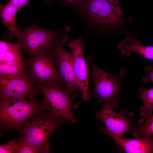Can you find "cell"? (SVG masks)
I'll return each instance as SVG.
<instances>
[{"mask_svg":"<svg viewBox=\"0 0 153 153\" xmlns=\"http://www.w3.org/2000/svg\"><path fill=\"white\" fill-rule=\"evenodd\" d=\"M138 93L143 103L140 110L141 116L151 115L153 111V88L147 89L141 86L138 89Z\"/></svg>","mask_w":153,"mask_h":153,"instance_id":"cell-17","label":"cell"},{"mask_svg":"<svg viewBox=\"0 0 153 153\" xmlns=\"http://www.w3.org/2000/svg\"><path fill=\"white\" fill-rule=\"evenodd\" d=\"M30 0H10L9 2L19 10L23 7H27L29 2Z\"/></svg>","mask_w":153,"mask_h":153,"instance_id":"cell-24","label":"cell"},{"mask_svg":"<svg viewBox=\"0 0 153 153\" xmlns=\"http://www.w3.org/2000/svg\"><path fill=\"white\" fill-rule=\"evenodd\" d=\"M40 93L30 76L27 68L18 75L0 77V102L37 96Z\"/></svg>","mask_w":153,"mask_h":153,"instance_id":"cell-8","label":"cell"},{"mask_svg":"<svg viewBox=\"0 0 153 153\" xmlns=\"http://www.w3.org/2000/svg\"><path fill=\"white\" fill-rule=\"evenodd\" d=\"M68 47L73 54V63L76 81L82 92L83 100L86 101L91 97L88 91L89 77L86 63L83 54V44L80 37L70 41Z\"/></svg>","mask_w":153,"mask_h":153,"instance_id":"cell-10","label":"cell"},{"mask_svg":"<svg viewBox=\"0 0 153 153\" xmlns=\"http://www.w3.org/2000/svg\"><path fill=\"white\" fill-rule=\"evenodd\" d=\"M117 47L123 56H129L134 52L146 59L153 60V46L142 45L139 40L128 36L118 43Z\"/></svg>","mask_w":153,"mask_h":153,"instance_id":"cell-13","label":"cell"},{"mask_svg":"<svg viewBox=\"0 0 153 153\" xmlns=\"http://www.w3.org/2000/svg\"><path fill=\"white\" fill-rule=\"evenodd\" d=\"M19 142L12 139L8 143L0 146V153H17Z\"/></svg>","mask_w":153,"mask_h":153,"instance_id":"cell-20","label":"cell"},{"mask_svg":"<svg viewBox=\"0 0 153 153\" xmlns=\"http://www.w3.org/2000/svg\"><path fill=\"white\" fill-rule=\"evenodd\" d=\"M153 135V114L141 117L137 121L133 135L135 139L148 138Z\"/></svg>","mask_w":153,"mask_h":153,"instance_id":"cell-15","label":"cell"},{"mask_svg":"<svg viewBox=\"0 0 153 153\" xmlns=\"http://www.w3.org/2000/svg\"><path fill=\"white\" fill-rule=\"evenodd\" d=\"M32 96L0 102V124L2 129L21 132L26 123L45 109L43 101Z\"/></svg>","mask_w":153,"mask_h":153,"instance_id":"cell-2","label":"cell"},{"mask_svg":"<svg viewBox=\"0 0 153 153\" xmlns=\"http://www.w3.org/2000/svg\"><path fill=\"white\" fill-rule=\"evenodd\" d=\"M69 28L65 27L60 30L53 31L41 28L36 24L20 29L22 35L18 43L21 50L30 57L44 54L57 44L63 46L68 40L65 35Z\"/></svg>","mask_w":153,"mask_h":153,"instance_id":"cell-4","label":"cell"},{"mask_svg":"<svg viewBox=\"0 0 153 153\" xmlns=\"http://www.w3.org/2000/svg\"><path fill=\"white\" fill-rule=\"evenodd\" d=\"M87 61L91 67L94 81L93 89L90 93L102 106L113 108L118 106L122 95L121 86L126 70L121 69L118 74L108 72L98 67L90 57Z\"/></svg>","mask_w":153,"mask_h":153,"instance_id":"cell-3","label":"cell"},{"mask_svg":"<svg viewBox=\"0 0 153 153\" xmlns=\"http://www.w3.org/2000/svg\"><path fill=\"white\" fill-rule=\"evenodd\" d=\"M20 50L21 46L18 43L13 44L2 41L0 42V54L9 52H19Z\"/></svg>","mask_w":153,"mask_h":153,"instance_id":"cell-22","label":"cell"},{"mask_svg":"<svg viewBox=\"0 0 153 153\" xmlns=\"http://www.w3.org/2000/svg\"><path fill=\"white\" fill-rule=\"evenodd\" d=\"M113 7L115 12L119 15L122 14L123 13L122 10L120 7L119 0H106Z\"/></svg>","mask_w":153,"mask_h":153,"instance_id":"cell-25","label":"cell"},{"mask_svg":"<svg viewBox=\"0 0 153 153\" xmlns=\"http://www.w3.org/2000/svg\"><path fill=\"white\" fill-rule=\"evenodd\" d=\"M56 58L51 49L44 54L24 59L28 72L35 85L47 81L65 83L58 70Z\"/></svg>","mask_w":153,"mask_h":153,"instance_id":"cell-7","label":"cell"},{"mask_svg":"<svg viewBox=\"0 0 153 153\" xmlns=\"http://www.w3.org/2000/svg\"><path fill=\"white\" fill-rule=\"evenodd\" d=\"M96 118L106 127L100 126V131L110 137L122 138L126 133L133 135L137 123L133 114L128 110L122 109L117 112L106 106H102L101 109L96 112Z\"/></svg>","mask_w":153,"mask_h":153,"instance_id":"cell-6","label":"cell"},{"mask_svg":"<svg viewBox=\"0 0 153 153\" xmlns=\"http://www.w3.org/2000/svg\"><path fill=\"white\" fill-rule=\"evenodd\" d=\"M62 46L56 44L52 49L58 60L60 74L66 85L71 91L79 92L81 90L76 81L73 71L72 52L67 51Z\"/></svg>","mask_w":153,"mask_h":153,"instance_id":"cell-11","label":"cell"},{"mask_svg":"<svg viewBox=\"0 0 153 153\" xmlns=\"http://www.w3.org/2000/svg\"><path fill=\"white\" fill-rule=\"evenodd\" d=\"M24 59H19L3 63H0V77L18 75L27 69V63Z\"/></svg>","mask_w":153,"mask_h":153,"instance_id":"cell-16","label":"cell"},{"mask_svg":"<svg viewBox=\"0 0 153 153\" xmlns=\"http://www.w3.org/2000/svg\"><path fill=\"white\" fill-rule=\"evenodd\" d=\"M84 11L91 20L104 27L116 26L123 22L106 0H88Z\"/></svg>","mask_w":153,"mask_h":153,"instance_id":"cell-9","label":"cell"},{"mask_svg":"<svg viewBox=\"0 0 153 153\" xmlns=\"http://www.w3.org/2000/svg\"><path fill=\"white\" fill-rule=\"evenodd\" d=\"M63 84V83L47 81L35 86L44 96L43 104L45 109H48L69 122L77 123L72 109L79 107L77 101L79 92H73Z\"/></svg>","mask_w":153,"mask_h":153,"instance_id":"cell-1","label":"cell"},{"mask_svg":"<svg viewBox=\"0 0 153 153\" xmlns=\"http://www.w3.org/2000/svg\"><path fill=\"white\" fill-rule=\"evenodd\" d=\"M69 122L60 116L50 112H42L28 120L24 126L21 137L29 145L49 152L48 139L54 130L61 125Z\"/></svg>","mask_w":153,"mask_h":153,"instance_id":"cell-5","label":"cell"},{"mask_svg":"<svg viewBox=\"0 0 153 153\" xmlns=\"http://www.w3.org/2000/svg\"><path fill=\"white\" fill-rule=\"evenodd\" d=\"M145 71L146 75L142 78L143 81L145 83L152 82L153 83V67L150 65L146 67Z\"/></svg>","mask_w":153,"mask_h":153,"instance_id":"cell-23","label":"cell"},{"mask_svg":"<svg viewBox=\"0 0 153 153\" xmlns=\"http://www.w3.org/2000/svg\"><path fill=\"white\" fill-rule=\"evenodd\" d=\"M118 148L126 153H153V138L130 139L111 137Z\"/></svg>","mask_w":153,"mask_h":153,"instance_id":"cell-12","label":"cell"},{"mask_svg":"<svg viewBox=\"0 0 153 153\" xmlns=\"http://www.w3.org/2000/svg\"><path fill=\"white\" fill-rule=\"evenodd\" d=\"M18 141L19 144L17 153H44L42 150L35 148L27 144L21 137Z\"/></svg>","mask_w":153,"mask_h":153,"instance_id":"cell-19","label":"cell"},{"mask_svg":"<svg viewBox=\"0 0 153 153\" xmlns=\"http://www.w3.org/2000/svg\"><path fill=\"white\" fill-rule=\"evenodd\" d=\"M18 10L9 2L5 5L0 4L1 20L8 28L10 38H16L18 42H19L22 38L21 33L17 27L15 21V16Z\"/></svg>","mask_w":153,"mask_h":153,"instance_id":"cell-14","label":"cell"},{"mask_svg":"<svg viewBox=\"0 0 153 153\" xmlns=\"http://www.w3.org/2000/svg\"><path fill=\"white\" fill-rule=\"evenodd\" d=\"M67 7L84 11L88 0H55Z\"/></svg>","mask_w":153,"mask_h":153,"instance_id":"cell-18","label":"cell"},{"mask_svg":"<svg viewBox=\"0 0 153 153\" xmlns=\"http://www.w3.org/2000/svg\"><path fill=\"white\" fill-rule=\"evenodd\" d=\"M19 52H6L0 54V63H5L19 59H24Z\"/></svg>","mask_w":153,"mask_h":153,"instance_id":"cell-21","label":"cell"}]
</instances>
